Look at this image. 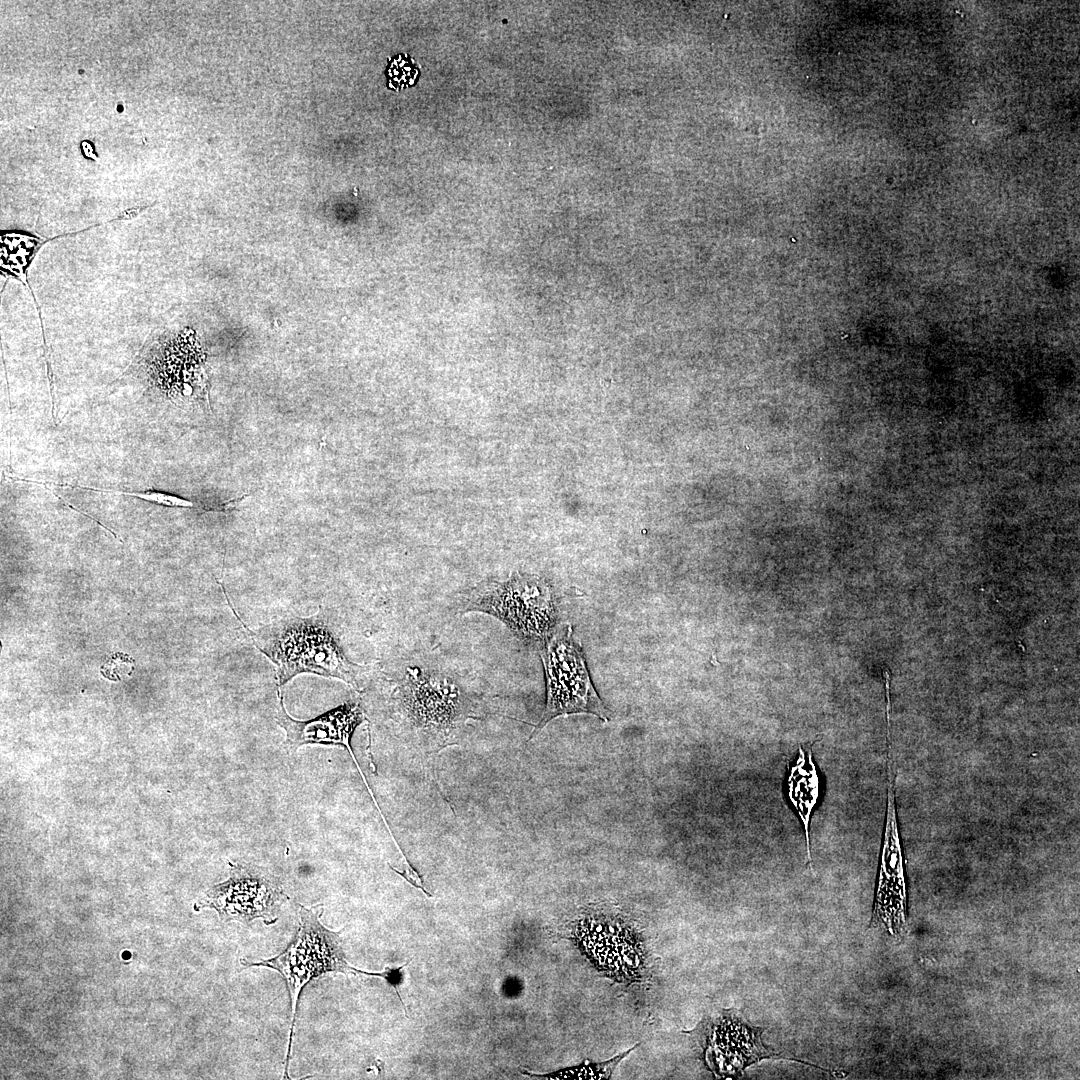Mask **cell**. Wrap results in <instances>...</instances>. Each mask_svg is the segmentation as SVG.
Wrapping results in <instances>:
<instances>
[{
    "mask_svg": "<svg viewBox=\"0 0 1080 1080\" xmlns=\"http://www.w3.org/2000/svg\"><path fill=\"white\" fill-rule=\"evenodd\" d=\"M392 700L402 723L437 749L472 718V702L455 676L419 665L403 670Z\"/></svg>",
    "mask_w": 1080,
    "mask_h": 1080,
    "instance_id": "7a4b0ae2",
    "label": "cell"
},
{
    "mask_svg": "<svg viewBox=\"0 0 1080 1080\" xmlns=\"http://www.w3.org/2000/svg\"><path fill=\"white\" fill-rule=\"evenodd\" d=\"M299 906V929L287 946L277 956L252 962L241 959L247 967L263 966L278 971L284 978L291 999V1028L284 1077L288 1078V1065L296 1022L297 1008L303 988L311 980L326 973L359 974L346 960L342 939L339 932L332 931L320 922L323 905L307 908Z\"/></svg>",
    "mask_w": 1080,
    "mask_h": 1080,
    "instance_id": "3957f363",
    "label": "cell"
},
{
    "mask_svg": "<svg viewBox=\"0 0 1080 1080\" xmlns=\"http://www.w3.org/2000/svg\"><path fill=\"white\" fill-rule=\"evenodd\" d=\"M229 865V878L211 887L194 909L212 908L225 922L248 924L261 919L266 925L276 923L281 906L289 899L279 879L255 865Z\"/></svg>",
    "mask_w": 1080,
    "mask_h": 1080,
    "instance_id": "8992f818",
    "label": "cell"
},
{
    "mask_svg": "<svg viewBox=\"0 0 1080 1080\" xmlns=\"http://www.w3.org/2000/svg\"><path fill=\"white\" fill-rule=\"evenodd\" d=\"M574 934L582 952L600 971L616 980L639 977L644 961L642 945L623 919L589 913L578 920Z\"/></svg>",
    "mask_w": 1080,
    "mask_h": 1080,
    "instance_id": "52a82bcc",
    "label": "cell"
},
{
    "mask_svg": "<svg viewBox=\"0 0 1080 1080\" xmlns=\"http://www.w3.org/2000/svg\"><path fill=\"white\" fill-rule=\"evenodd\" d=\"M542 643L540 657L545 673L546 705L529 740L557 717L589 714L603 722L610 721V711L592 683L583 648L574 639L572 627H564Z\"/></svg>",
    "mask_w": 1080,
    "mask_h": 1080,
    "instance_id": "5b68a950",
    "label": "cell"
},
{
    "mask_svg": "<svg viewBox=\"0 0 1080 1080\" xmlns=\"http://www.w3.org/2000/svg\"><path fill=\"white\" fill-rule=\"evenodd\" d=\"M497 618L519 639L544 641L556 621L552 587L537 575L516 573L505 581L486 579L465 596L461 610Z\"/></svg>",
    "mask_w": 1080,
    "mask_h": 1080,
    "instance_id": "277c9868",
    "label": "cell"
},
{
    "mask_svg": "<svg viewBox=\"0 0 1080 1080\" xmlns=\"http://www.w3.org/2000/svg\"><path fill=\"white\" fill-rule=\"evenodd\" d=\"M760 1029H753L726 1018L713 1029L707 1049V1059L720 1074L739 1072L751 1062L767 1056L760 1042Z\"/></svg>",
    "mask_w": 1080,
    "mask_h": 1080,
    "instance_id": "30bf717a",
    "label": "cell"
},
{
    "mask_svg": "<svg viewBox=\"0 0 1080 1080\" xmlns=\"http://www.w3.org/2000/svg\"><path fill=\"white\" fill-rule=\"evenodd\" d=\"M409 962L410 961H407L406 963H404L403 965L398 966V967H386L384 969V971H380V972H369V971H363V970H360V969L358 970L359 974H364V975H368V976H375V977L383 978L387 982V984L395 990L396 995H397V997H398V999H399V1001H400V1003L402 1005V1008H403L406 1016H407V1010H406L405 1004H404V1002H403V1000L401 998V995H400V992H399V986L401 985L402 980H403V968L406 967Z\"/></svg>",
    "mask_w": 1080,
    "mask_h": 1080,
    "instance_id": "9a60e30c",
    "label": "cell"
},
{
    "mask_svg": "<svg viewBox=\"0 0 1080 1080\" xmlns=\"http://www.w3.org/2000/svg\"><path fill=\"white\" fill-rule=\"evenodd\" d=\"M784 792L788 803L798 817L804 834L807 858L812 868L810 825L811 818L822 793V781L812 747L806 751L799 745L787 765Z\"/></svg>",
    "mask_w": 1080,
    "mask_h": 1080,
    "instance_id": "8fae6325",
    "label": "cell"
},
{
    "mask_svg": "<svg viewBox=\"0 0 1080 1080\" xmlns=\"http://www.w3.org/2000/svg\"><path fill=\"white\" fill-rule=\"evenodd\" d=\"M365 720L358 702L348 701L328 712L310 719L296 720L289 716L280 696L276 721L286 732L285 747L294 753L307 744L342 746L348 750L356 766L358 762L351 747L356 728Z\"/></svg>",
    "mask_w": 1080,
    "mask_h": 1080,
    "instance_id": "9c48e42d",
    "label": "cell"
},
{
    "mask_svg": "<svg viewBox=\"0 0 1080 1080\" xmlns=\"http://www.w3.org/2000/svg\"><path fill=\"white\" fill-rule=\"evenodd\" d=\"M886 766L885 823L873 919L883 922L893 932L905 922L906 883L896 809L894 758L891 752L886 754Z\"/></svg>",
    "mask_w": 1080,
    "mask_h": 1080,
    "instance_id": "ba28073f",
    "label": "cell"
},
{
    "mask_svg": "<svg viewBox=\"0 0 1080 1080\" xmlns=\"http://www.w3.org/2000/svg\"><path fill=\"white\" fill-rule=\"evenodd\" d=\"M637 1046L638 1045L604 1062H591L585 1060L578 1066L561 1069L551 1073L537 1074L528 1071H522V1073L526 1076L538 1079H609L617 1065Z\"/></svg>",
    "mask_w": 1080,
    "mask_h": 1080,
    "instance_id": "7c38bea8",
    "label": "cell"
},
{
    "mask_svg": "<svg viewBox=\"0 0 1080 1080\" xmlns=\"http://www.w3.org/2000/svg\"><path fill=\"white\" fill-rule=\"evenodd\" d=\"M244 628L254 645L275 664L279 687L298 674L312 673L359 689L360 666L346 657L321 611L309 618L282 619L254 631Z\"/></svg>",
    "mask_w": 1080,
    "mask_h": 1080,
    "instance_id": "6da1fadb",
    "label": "cell"
},
{
    "mask_svg": "<svg viewBox=\"0 0 1080 1080\" xmlns=\"http://www.w3.org/2000/svg\"><path fill=\"white\" fill-rule=\"evenodd\" d=\"M50 485L54 486V487H58V488H60V487H62V488H78V489H82V490H90V491H97V492H104V493H113V494H117V495H127V496L137 497L139 499H143V500H146V501H149V502H153V503L163 505V506H168V507L192 508V507L195 506V504L192 501L183 499L181 497H177V496H175L173 494H168V493L159 492V491H145V492H134V491H132V492H128V491L102 489V488L88 487V486H81V485H73V484H63V483L62 484H57V483H54V482H51Z\"/></svg>",
    "mask_w": 1080,
    "mask_h": 1080,
    "instance_id": "4fadbf2b",
    "label": "cell"
},
{
    "mask_svg": "<svg viewBox=\"0 0 1080 1080\" xmlns=\"http://www.w3.org/2000/svg\"><path fill=\"white\" fill-rule=\"evenodd\" d=\"M134 669V662L131 657L125 654L116 653L110 656V658L101 667V673L104 677L118 681L126 675L131 674Z\"/></svg>",
    "mask_w": 1080,
    "mask_h": 1080,
    "instance_id": "5bb4252c",
    "label": "cell"
}]
</instances>
